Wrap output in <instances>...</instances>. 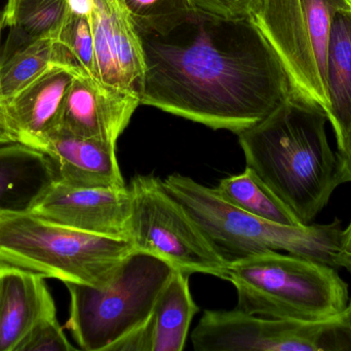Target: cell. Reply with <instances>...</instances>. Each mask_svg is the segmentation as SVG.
<instances>
[{
	"mask_svg": "<svg viewBox=\"0 0 351 351\" xmlns=\"http://www.w3.org/2000/svg\"><path fill=\"white\" fill-rule=\"evenodd\" d=\"M133 24L145 63L141 104L239 134L292 92L280 59L251 18L191 8Z\"/></svg>",
	"mask_w": 351,
	"mask_h": 351,
	"instance_id": "cell-1",
	"label": "cell"
},
{
	"mask_svg": "<svg viewBox=\"0 0 351 351\" xmlns=\"http://www.w3.org/2000/svg\"><path fill=\"white\" fill-rule=\"evenodd\" d=\"M327 113L292 90L259 123L237 134L247 167L301 220H313L344 183L326 132Z\"/></svg>",
	"mask_w": 351,
	"mask_h": 351,
	"instance_id": "cell-2",
	"label": "cell"
},
{
	"mask_svg": "<svg viewBox=\"0 0 351 351\" xmlns=\"http://www.w3.org/2000/svg\"><path fill=\"white\" fill-rule=\"evenodd\" d=\"M162 183L228 262L280 251L338 267V257L343 251V229L338 220L328 225L284 226L233 207L213 188L179 173L169 175Z\"/></svg>",
	"mask_w": 351,
	"mask_h": 351,
	"instance_id": "cell-3",
	"label": "cell"
},
{
	"mask_svg": "<svg viewBox=\"0 0 351 351\" xmlns=\"http://www.w3.org/2000/svg\"><path fill=\"white\" fill-rule=\"evenodd\" d=\"M133 251L125 239L76 230L29 210H0V265L102 288Z\"/></svg>",
	"mask_w": 351,
	"mask_h": 351,
	"instance_id": "cell-4",
	"label": "cell"
},
{
	"mask_svg": "<svg viewBox=\"0 0 351 351\" xmlns=\"http://www.w3.org/2000/svg\"><path fill=\"white\" fill-rule=\"evenodd\" d=\"M335 267L280 251L228 262L237 308L259 317L319 321L343 313L348 286Z\"/></svg>",
	"mask_w": 351,
	"mask_h": 351,
	"instance_id": "cell-5",
	"label": "cell"
},
{
	"mask_svg": "<svg viewBox=\"0 0 351 351\" xmlns=\"http://www.w3.org/2000/svg\"><path fill=\"white\" fill-rule=\"evenodd\" d=\"M174 272L162 260L134 251L102 288L65 284L70 295L66 327L80 350L106 351L147 321Z\"/></svg>",
	"mask_w": 351,
	"mask_h": 351,
	"instance_id": "cell-6",
	"label": "cell"
},
{
	"mask_svg": "<svg viewBox=\"0 0 351 351\" xmlns=\"http://www.w3.org/2000/svg\"><path fill=\"white\" fill-rule=\"evenodd\" d=\"M351 0H258L251 20L278 56L294 92L327 113V54L334 18Z\"/></svg>",
	"mask_w": 351,
	"mask_h": 351,
	"instance_id": "cell-7",
	"label": "cell"
},
{
	"mask_svg": "<svg viewBox=\"0 0 351 351\" xmlns=\"http://www.w3.org/2000/svg\"><path fill=\"white\" fill-rule=\"evenodd\" d=\"M131 192L129 241L134 251L154 256L175 270L226 280L228 261L217 251L162 179L136 175Z\"/></svg>",
	"mask_w": 351,
	"mask_h": 351,
	"instance_id": "cell-8",
	"label": "cell"
},
{
	"mask_svg": "<svg viewBox=\"0 0 351 351\" xmlns=\"http://www.w3.org/2000/svg\"><path fill=\"white\" fill-rule=\"evenodd\" d=\"M196 351H351L340 315L319 321L271 319L241 309L206 310L192 332Z\"/></svg>",
	"mask_w": 351,
	"mask_h": 351,
	"instance_id": "cell-9",
	"label": "cell"
},
{
	"mask_svg": "<svg viewBox=\"0 0 351 351\" xmlns=\"http://www.w3.org/2000/svg\"><path fill=\"white\" fill-rule=\"evenodd\" d=\"M76 230L129 240V187L82 188L53 181L28 208Z\"/></svg>",
	"mask_w": 351,
	"mask_h": 351,
	"instance_id": "cell-10",
	"label": "cell"
},
{
	"mask_svg": "<svg viewBox=\"0 0 351 351\" xmlns=\"http://www.w3.org/2000/svg\"><path fill=\"white\" fill-rule=\"evenodd\" d=\"M90 22L97 80L140 97L145 63L133 21L117 0H94Z\"/></svg>",
	"mask_w": 351,
	"mask_h": 351,
	"instance_id": "cell-11",
	"label": "cell"
},
{
	"mask_svg": "<svg viewBox=\"0 0 351 351\" xmlns=\"http://www.w3.org/2000/svg\"><path fill=\"white\" fill-rule=\"evenodd\" d=\"M140 104L138 95L80 73L68 91L58 129L117 146Z\"/></svg>",
	"mask_w": 351,
	"mask_h": 351,
	"instance_id": "cell-12",
	"label": "cell"
},
{
	"mask_svg": "<svg viewBox=\"0 0 351 351\" xmlns=\"http://www.w3.org/2000/svg\"><path fill=\"white\" fill-rule=\"evenodd\" d=\"M39 150L55 169V181L73 187H125L117 158V146L103 140L51 132Z\"/></svg>",
	"mask_w": 351,
	"mask_h": 351,
	"instance_id": "cell-13",
	"label": "cell"
},
{
	"mask_svg": "<svg viewBox=\"0 0 351 351\" xmlns=\"http://www.w3.org/2000/svg\"><path fill=\"white\" fill-rule=\"evenodd\" d=\"M53 317L57 309L43 275L0 265V351H16L36 326Z\"/></svg>",
	"mask_w": 351,
	"mask_h": 351,
	"instance_id": "cell-14",
	"label": "cell"
},
{
	"mask_svg": "<svg viewBox=\"0 0 351 351\" xmlns=\"http://www.w3.org/2000/svg\"><path fill=\"white\" fill-rule=\"evenodd\" d=\"M80 73L55 66L4 102L21 144L39 150L45 138L58 129L68 91Z\"/></svg>",
	"mask_w": 351,
	"mask_h": 351,
	"instance_id": "cell-15",
	"label": "cell"
},
{
	"mask_svg": "<svg viewBox=\"0 0 351 351\" xmlns=\"http://www.w3.org/2000/svg\"><path fill=\"white\" fill-rule=\"evenodd\" d=\"M328 120L337 138L338 156L351 148V8L336 14L327 54Z\"/></svg>",
	"mask_w": 351,
	"mask_h": 351,
	"instance_id": "cell-16",
	"label": "cell"
},
{
	"mask_svg": "<svg viewBox=\"0 0 351 351\" xmlns=\"http://www.w3.org/2000/svg\"><path fill=\"white\" fill-rule=\"evenodd\" d=\"M55 179L40 150L21 142L0 144V210H28Z\"/></svg>",
	"mask_w": 351,
	"mask_h": 351,
	"instance_id": "cell-17",
	"label": "cell"
},
{
	"mask_svg": "<svg viewBox=\"0 0 351 351\" xmlns=\"http://www.w3.org/2000/svg\"><path fill=\"white\" fill-rule=\"evenodd\" d=\"M67 14V0H8L1 16L10 32L1 63L40 39L56 38Z\"/></svg>",
	"mask_w": 351,
	"mask_h": 351,
	"instance_id": "cell-18",
	"label": "cell"
},
{
	"mask_svg": "<svg viewBox=\"0 0 351 351\" xmlns=\"http://www.w3.org/2000/svg\"><path fill=\"white\" fill-rule=\"evenodd\" d=\"M189 276L175 270L160 292L154 313L152 351H182L199 307L189 288Z\"/></svg>",
	"mask_w": 351,
	"mask_h": 351,
	"instance_id": "cell-19",
	"label": "cell"
},
{
	"mask_svg": "<svg viewBox=\"0 0 351 351\" xmlns=\"http://www.w3.org/2000/svg\"><path fill=\"white\" fill-rule=\"evenodd\" d=\"M55 66L82 72L70 52L56 38H43L10 56L0 68V99L3 102Z\"/></svg>",
	"mask_w": 351,
	"mask_h": 351,
	"instance_id": "cell-20",
	"label": "cell"
},
{
	"mask_svg": "<svg viewBox=\"0 0 351 351\" xmlns=\"http://www.w3.org/2000/svg\"><path fill=\"white\" fill-rule=\"evenodd\" d=\"M213 190L223 201L262 220L284 226H305L249 167L241 174L223 179Z\"/></svg>",
	"mask_w": 351,
	"mask_h": 351,
	"instance_id": "cell-21",
	"label": "cell"
},
{
	"mask_svg": "<svg viewBox=\"0 0 351 351\" xmlns=\"http://www.w3.org/2000/svg\"><path fill=\"white\" fill-rule=\"evenodd\" d=\"M56 39L73 56L82 73L96 78V55L90 16L68 12Z\"/></svg>",
	"mask_w": 351,
	"mask_h": 351,
	"instance_id": "cell-22",
	"label": "cell"
},
{
	"mask_svg": "<svg viewBox=\"0 0 351 351\" xmlns=\"http://www.w3.org/2000/svg\"><path fill=\"white\" fill-rule=\"evenodd\" d=\"M76 348L70 343L57 317L47 319L34 328L16 351H72Z\"/></svg>",
	"mask_w": 351,
	"mask_h": 351,
	"instance_id": "cell-23",
	"label": "cell"
},
{
	"mask_svg": "<svg viewBox=\"0 0 351 351\" xmlns=\"http://www.w3.org/2000/svg\"><path fill=\"white\" fill-rule=\"evenodd\" d=\"M133 23L174 16L192 8L190 0H117Z\"/></svg>",
	"mask_w": 351,
	"mask_h": 351,
	"instance_id": "cell-24",
	"label": "cell"
},
{
	"mask_svg": "<svg viewBox=\"0 0 351 351\" xmlns=\"http://www.w3.org/2000/svg\"><path fill=\"white\" fill-rule=\"evenodd\" d=\"M258 0H190L192 8L226 19H249Z\"/></svg>",
	"mask_w": 351,
	"mask_h": 351,
	"instance_id": "cell-25",
	"label": "cell"
},
{
	"mask_svg": "<svg viewBox=\"0 0 351 351\" xmlns=\"http://www.w3.org/2000/svg\"><path fill=\"white\" fill-rule=\"evenodd\" d=\"M154 319L152 315L147 321L113 342L106 351H152Z\"/></svg>",
	"mask_w": 351,
	"mask_h": 351,
	"instance_id": "cell-26",
	"label": "cell"
},
{
	"mask_svg": "<svg viewBox=\"0 0 351 351\" xmlns=\"http://www.w3.org/2000/svg\"><path fill=\"white\" fill-rule=\"evenodd\" d=\"M20 142L18 132L8 115L3 101L0 99V144Z\"/></svg>",
	"mask_w": 351,
	"mask_h": 351,
	"instance_id": "cell-27",
	"label": "cell"
},
{
	"mask_svg": "<svg viewBox=\"0 0 351 351\" xmlns=\"http://www.w3.org/2000/svg\"><path fill=\"white\" fill-rule=\"evenodd\" d=\"M342 166V177L344 183H351V148L344 158L340 159Z\"/></svg>",
	"mask_w": 351,
	"mask_h": 351,
	"instance_id": "cell-28",
	"label": "cell"
},
{
	"mask_svg": "<svg viewBox=\"0 0 351 351\" xmlns=\"http://www.w3.org/2000/svg\"><path fill=\"white\" fill-rule=\"evenodd\" d=\"M338 267H344L351 273V251H342L338 257Z\"/></svg>",
	"mask_w": 351,
	"mask_h": 351,
	"instance_id": "cell-29",
	"label": "cell"
},
{
	"mask_svg": "<svg viewBox=\"0 0 351 351\" xmlns=\"http://www.w3.org/2000/svg\"><path fill=\"white\" fill-rule=\"evenodd\" d=\"M342 249L343 251H351V222L348 225V228L343 230V234H342Z\"/></svg>",
	"mask_w": 351,
	"mask_h": 351,
	"instance_id": "cell-30",
	"label": "cell"
},
{
	"mask_svg": "<svg viewBox=\"0 0 351 351\" xmlns=\"http://www.w3.org/2000/svg\"><path fill=\"white\" fill-rule=\"evenodd\" d=\"M340 317H341L344 323H346V326L351 330V301L348 303L346 309H344L343 313L340 315Z\"/></svg>",
	"mask_w": 351,
	"mask_h": 351,
	"instance_id": "cell-31",
	"label": "cell"
},
{
	"mask_svg": "<svg viewBox=\"0 0 351 351\" xmlns=\"http://www.w3.org/2000/svg\"><path fill=\"white\" fill-rule=\"evenodd\" d=\"M2 27H3V24H2L1 12H0V36H1ZM0 68H1V52H0Z\"/></svg>",
	"mask_w": 351,
	"mask_h": 351,
	"instance_id": "cell-32",
	"label": "cell"
}]
</instances>
